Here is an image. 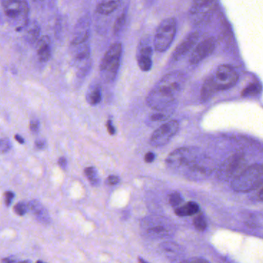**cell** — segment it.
I'll list each match as a JSON object with an SVG mask.
<instances>
[{"label":"cell","mask_w":263,"mask_h":263,"mask_svg":"<svg viewBox=\"0 0 263 263\" xmlns=\"http://www.w3.org/2000/svg\"><path fill=\"white\" fill-rule=\"evenodd\" d=\"M185 81V77L181 72L167 73L160 80L147 95V105L155 110L168 111L182 91Z\"/></svg>","instance_id":"obj_1"},{"label":"cell","mask_w":263,"mask_h":263,"mask_svg":"<svg viewBox=\"0 0 263 263\" xmlns=\"http://www.w3.org/2000/svg\"><path fill=\"white\" fill-rule=\"evenodd\" d=\"M245 164L246 161L242 154H235L223 163L219 170L220 175L232 181L246 168Z\"/></svg>","instance_id":"obj_10"},{"label":"cell","mask_w":263,"mask_h":263,"mask_svg":"<svg viewBox=\"0 0 263 263\" xmlns=\"http://www.w3.org/2000/svg\"><path fill=\"white\" fill-rule=\"evenodd\" d=\"M90 36V19L87 16L80 20L73 33L71 44H80L87 42Z\"/></svg>","instance_id":"obj_14"},{"label":"cell","mask_w":263,"mask_h":263,"mask_svg":"<svg viewBox=\"0 0 263 263\" xmlns=\"http://www.w3.org/2000/svg\"><path fill=\"white\" fill-rule=\"evenodd\" d=\"M13 210H14L15 213L16 215L23 216L29 211L28 204H25L24 202L18 203L13 208Z\"/></svg>","instance_id":"obj_30"},{"label":"cell","mask_w":263,"mask_h":263,"mask_svg":"<svg viewBox=\"0 0 263 263\" xmlns=\"http://www.w3.org/2000/svg\"><path fill=\"white\" fill-rule=\"evenodd\" d=\"M155 154L152 153V152H147L145 155V157H144V160H145V162L147 163H152L155 160Z\"/></svg>","instance_id":"obj_36"},{"label":"cell","mask_w":263,"mask_h":263,"mask_svg":"<svg viewBox=\"0 0 263 263\" xmlns=\"http://www.w3.org/2000/svg\"><path fill=\"white\" fill-rule=\"evenodd\" d=\"M179 129L177 121H170L164 123L155 130L150 138V144L154 147L165 145L176 135Z\"/></svg>","instance_id":"obj_8"},{"label":"cell","mask_w":263,"mask_h":263,"mask_svg":"<svg viewBox=\"0 0 263 263\" xmlns=\"http://www.w3.org/2000/svg\"><path fill=\"white\" fill-rule=\"evenodd\" d=\"M187 261H192V262H197V261H198V262H206V261H206V260H204V259H192V260H187Z\"/></svg>","instance_id":"obj_40"},{"label":"cell","mask_w":263,"mask_h":263,"mask_svg":"<svg viewBox=\"0 0 263 263\" xmlns=\"http://www.w3.org/2000/svg\"><path fill=\"white\" fill-rule=\"evenodd\" d=\"M11 148V143L8 138H2L1 139V152L6 153Z\"/></svg>","instance_id":"obj_31"},{"label":"cell","mask_w":263,"mask_h":263,"mask_svg":"<svg viewBox=\"0 0 263 263\" xmlns=\"http://www.w3.org/2000/svg\"><path fill=\"white\" fill-rule=\"evenodd\" d=\"M71 54L75 62L87 63L90 59V50L87 42L71 44Z\"/></svg>","instance_id":"obj_16"},{"label":"cell","mask_w":263,"mask_h":263,"mask_svg":"<svg viewBox=\"0 0 263 263\" xmlns=\"http://www.w3.org/2000/svg\"><path fill=\"white\" fill-rule=\"evenodd\" d=\"M86 176L88 178L91 185L98 186L100 184V179L98 177V171L95 167H87L84 171Z\"/></svg>","instance_id":"obj_24"},{"label":"cell","mask_w":263,"mask_h":263,"mask_svg":"<svg viewBox=\"0 0 263 263\" xmlns=\"http://www.w3.org/2000/svg\"><path fill=\"white\" fill-rule=\"evenodd\" d=\"M215 92L216 91L214 88L210 77H209L203 84L202 90H201V98L204 101H206V100L211 98Z\"/></svg>","instance_id":"obj_21"},{"label":"cell","mask_w":263,"mask_h":263,"mask_svg":"<svg viewBox=\"0 0 263 263\" xmlns=\"http://www.w3.org/2000/svg\"><path fill=\"white\" fill-rule=\"evenodd\" d=\"M14 261H16V260L10 259V258H5V259L2 260V262L10 263L14 262Z\"/></svg>","instance_id":"obj_42"},{"label":"cell","mask_w":263,"mask_h":263,"mask_svg":"<svg viewBox=\"0 0 263 263\" xmlns=\"http://www.w3.org/2000/svg\"><path fill=\"white\" fill-rule=\"evenodd\" d=\"M263 184V165L255 164L246 167L232 181V187L237 192H249Z\"/></svg>","instance_id":"obj_2"},{"label":"cell","mask_w":263,"mask_h":263,"mask_svg":"<svg viewBox=\"0 0 263 263\" xmlns=\"http://www.w3.org/2000/svg\"><path fill=\"white\" fill-rule=\"evenodd\" d=\"M40 27L36 22H33L27 30L26 38L30 42H35L39 37Z\"/></svg>","instance_id":"obj_22"},{"label":"cell","mask_w":263,"mask_h":263,"mask_svg":"<svg viewBox=\"0 0 263 263\" xmlns=\"http://www.w3.org/2000/svg\"><path fill=\"white\" fill-rule=\"evenodd\" d=\"M126 13H123L115 21V26H114V33L115 35L119 34L120 32L122 30L123 27L125 24Z\"/></svg>","instance_id":"obj_27"},{"label":"cell","mask_w":263,"mask_h":263,"mask_svg":"<svg viewBox=\"0 0 263 263\" xmlns=\"http://www.w3.org/2000/svg\"><path fill=\"white\" fill-rule=\"evenodd\" d=\"M28 207L29 211L34 215L37 221H39L42 224H50V214L40 201L33 200L29 203Z\"/></svg>","instance_id":"obj_15"},{"label":"cell","mask_w":263,"mask_h":263,"mask_svg":"<svg viewBox=\"0 0 263 263\" xmlns=\"http://www.w3.org/2000/svg\"><path fill=\"white\" fill-rule=\"evenodd\" d=\"M30 130L33 132V134H36L39 132L40 130V122L37 119H33L30 121Z\"/></svg>","instance_id":"obj_32"},{"label":"cell","mask_w":263,"mask_h":263,"mask_svg":"<svg viewBox=\"0 0 263 263\" xmlns=\"http://www.w3.org/2000/svg\"><path fill=\"white\" fill-rule=\"evenodd\" d=\"M260 92H261V86L256 83H253V84H249L243 90V91L241 92V96L244 98L256 96Z\"/></svg>","instance_id":"obj_23"},{"label":"cell","mask_w":263,"mask_h":263,"mask_svg":"<svg viewBox=\"0 0 263 263\" xmlns=\"http://www.w3.org/2000/svg\"><path fill=\"white\" fill-rule=\"evenodd\" d=\"M214 0H193L192 12L197 13L201 11L205 7H209L213 3Z\"/></svg>","instance_id":"obj_25"},{"label":"cell","mask_w":263,"mask_h":263,"mask_svg":"<svg viewBox=\"0 0 263 263\" xmlns=\"http://www.w3.org/2000/svg\"><path fill=\"white\" fill-rule=\"evenodd\" d=\"M58 164H59L60 167L63 170H66L67 167V161L65 158L62 157L60 158L59 161H58Z\"/></svg>","instance_id":"obj_37"},{"label":"cell","mask_w":263,"mask_h":263,"mask_svg":"<svg viewBox=\"0 0 263 263\" xmlns=\"http://www.w3.org/2000/svg\"><path fill=\"white\" fill-rule=\"evenodd\" d=\"M119 182V177L115 176V175H110L107 179V183L109 185H116V184H118Z\"/></svg>","instance_id":"obj_34"},{"label":"cell","mask_w":263,"mask_h":263,"mask_svg":"<svg viewBox=\"0 0 263 263\" xmlns=\"http://www.w3.org/2000/svg\"><path fill=\"white\" fill-rule=\"evenodd\" d=\"M46 146H47V143H46L45 140L38 139L35 142V147L38 150H43V149L45 148Z\"/></svg>","instance_id":"obj_35"},{"label":"cell","mask_w":263,"mask_h":263,"mask_svg":"<svg viewBox=\"0 0 263 263\" xmlns=\"http://www.w3.org/2000/svg\"><path fill=\"white\" fill-rule=\"evenodd\" d=\"M141 227L144 234L150 238H164L168 236L171 233L170 229L166 221L155 217H149L143 219Z\"/></svg>","instance_id":"obj_9"},{"label":"cell","mask_w":263,"mask_h":263,"mask_svg":"<svg viewBox=\"0 0 263 263\" xmlns=\"http://www.w3.org/2000/svg\"><path fill=\"white\" fill-rule=\"evenodd\" d=\"M121 0H101L97 7V12L100 14L109 15L119 7Z\"/></svg>","instance_id":"obj_18"},{"label":"cell","mask_w":263,"mask_h":263,"mask_svg":"<svg viewBox=\"0 0 263 263\" xmlns=\"http://www.w3.org/2000/svg\"><path fill=\"white\" fill-rule=\"evenodd\" d=\"M183 198L178 192H173L169 196V203L173 207H177L182 202Z\"/></svg>","instance_id":"obj_29"},{"label":"cell","mask_w":263,"mask_h":263,"mask_svg":"<svg viewBox=\"0 0 263 263\" xmlns=\"http://www.w3.org/2000/svg\"><path fill=\"white\" fill-rule=\"evenodd\" d=\"M152 55L153 49L152 46L145 40L141 41V44L138 46L137 61L138 67L142 71L147 72L152 69Z\"/></svg>","instance_id":"obj_12"},{"label":"cell","mask_w":263,"mask_h":263,"mask_svg":"<svg viewBox=\"0 0 263 263\" xmlns=\"http://www.w3.org/2000/svg\"><path fill=\"white\" fill-rule=\"evenodd\" d=\"M258 198H260V200L263 201V187H261V190L258 192Z\"/></svg>","instance_id":"obj_41"},{"label":"cell","mask_w":263,"mask_h":263,"mask_svg":"<svg viewBox=\"0 0 263 263\" xmlns=\"http://www.w3.org/2000/svg\"><path fill=\"white\" fill-rule=\"evenodd\" d=\"M215 91L228 90L238 82V75L235 69L227 64L219 66L210 76Z\"/></svg>","instance_id":"obj_6"},{"label":"cell","mask_w":263,"mask_h":263,"mask_svg":"<svg viewBox=\"0 0 263 263\" xmlns=\"http://www.w3.org/2000/svg\"><path fill=\"white\" fill-rule=\"evenodd\" d=\"M177 23L174 18L164 20L157 28L154 38V48L158 52H164L172 45L176 34Z\"/></svg>","instance_id":"obj_4"},{"label":"cell","mask_w":263,"mask_h":263,"mask_svg":"<svg viewBox=\"0 0 263 263\" xmlns=\"http://www.w3.org/2000/svg\"><path fill=\"white\" fill-rule=\"evenodd\" d=\"M3 9L9 19L16 21L17 30L27 25L29 7L25 1L21 0H2Z\"/></svg>","instance_id":"obj_5"},{"label":"cell","mask_w":263,"mask_h":263,"mask_svg":"<svg viewBox=\"0 0 263 263\" xmlns=\"http://www.w3.org/2000/svg\"><path fill=\"white\" fill-rule=\"evenodd\" d=\"M122 45L121 43L112 44L101 61L100 66L101 77L106 82L115 81L119 70L122 57Z\"/></svg>","instance_id":"obj_3"},{"label":"cell","mask_w":263,"mask_h":263,"mask_svg":"<svg viewBox=\"0 0 263 263\" xmlns=\"http://www.w3.org/2000/svg\"><path fill=\"white\" fill-rule=\"evenodd\" d=\"M5 198V204L7 206H10L11 204L12 201L14 198V194L12 192H7L4 195Z\"/></svg>","instance_id":"obj_33"},{"label":"cell","mask_w":263,"mask_h":263,"mask_svg":"<svg viewBox=\"0 0 263 263\" xmlns=\"http://www.w3.org/2000/svg\"><path fill=\"white\" fill-rule=\"evenodd\" d=\"M102 100V91L101 86L93 84L90 86L87 93V101L90 105L95 106L101 103Z\"/></svg>","instance_id":"obj_19"},{"label":"cell","mask_w":263,"mask_h":263,"mask_svg":"<svg viewBox=\"0 0 263 263\" xmlns=\"http://www.w3.org/2000/svg\"><path fill=\"white\" fill-rule=\"evenodd\" d=\"M198 38H199V34L196 32H193L187 35L172 53V61L176 62L182 59L195 47V44L198 42Z\"/></svg>","instance_id":"obj_13"},{"label":"cell","mask_w":263,"mask_h":263,"mask_svg":"<svg viewBox=\"0 0 263 263\" xmlns=\"http://www.w3.org/2000/svg\"><path fill=\"white\" fill-rule=\"evenodd\" d=\"M216 47V42L213 37L204 40L198 44L191 54L189 62L192 65H196L212 54Z\"/></svg>","instance_id":"obj_11"},{"label":"cell","mask_w":263,"mask_h":263,"mask_svg":"<svg viewBox=\"0 0 263 263\" xmlns=\"http://www.w3.org/2000/svg\"><path fill=\"white\" fill-rule=\"evenodd\" d=\"M194 226H195V229L200 231V232L205 230L206 227H207V223H206L204 217L202 215H197L194 219Z\"/></svg>","instance_id":"obj_26"},{"label":"cell","mask_w":263,"mask_h":263,"mask_svg":"<svg viewBox=\"0 0 263 263\" xmlns=\"http://www.w3.org/2000/svg\"><path fill=\"white\" fill-rule=\"evenodd\" d=\"M36 50H37L40 61L41 62H47L51 57V44H50V38L47 36H44L37 41Z\"/></svg>","instance_id":"obj_17"},{"label":"cell","mask_w":263,"mask_h":263,"mask_svg":"<svg viewBox=\"0 0 263 263\" xmlns=\"http://www.w3.org/2000/svg\"><path fill=\"white\" fill-rule=\"evenodd\" d=\"M107 130H108L109 134H110V135H115L116 130H115V127H114L113 124H112L111 121H107Z\"/></svg>","instance_id":"obj_38"},{"label":"cell","mask_w":263,"mask_h":263,"mask_svg":"<svg viewBox=\"0 0 263 263\" xmlns=\"http://www.w3.org/2000/svg\"><path fill=\"white\" fill-rule=\"evenodd\" d=\"M198 156L194 151L189 147H181L174 151L166 160L167 166L174 170L185 171Z\"/></svg>","instance_id":"obj_7"},{"label":"cell","mask_w":263,"mask_h":263,"mask_svg":"<svg viewBox=\"0 0 263 263\" xmlns=\"http://www.w3.org/2000/svg\"><path fill=\"white\" fill-rule=\"evenodd\" d=\"M198 212H199V206L196 203L192 202V201H190V202L175 209V214L178 216L181 217L195 215V214L198 213Z\"/></svg>","instance_id":"obj_20"},{"label":"cell","mask_w":263,"mask_h":263,"mask_svg":"<svg viewBox=\"0 0 263 263\" xmlns=\"http://www.w3.org/2000/svg\"><path fill=\"white\" fill-rule=\"evenodd\" d=\"M15 139L16 140V141H17V142H19L20 144H24V142H25V141H24V138H23L22 137H21V135H15Z\"/></svg>","instance_id":"obj_39"},{"label":"cell","mask_w":263,"mask_h":263,"mask_svg":"<svg viewBox=\"0 0 263 263\" xmlns=\"http://www.w3.org/2000/svg\"><path fill=\"white\" fill-rule=\"evenodd\" d=\"M157 111H158V113L151 115L150 121L152 122H159L168 118L169 114L167 113V110H157Z\"/></svg>","instance_id":"obj_28"}]
</instances>
